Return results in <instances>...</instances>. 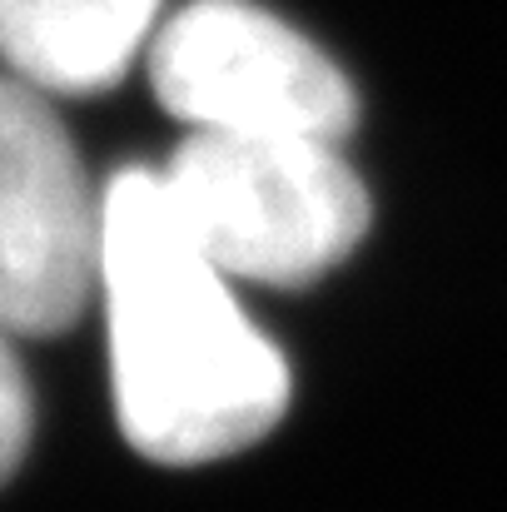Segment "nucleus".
<instances>
[{"label": "nucleus", "instance_id": "nucleus-1", "mask_svg": "<svg viewBox=\"0 0 507 512\" xmlns=\"http://www.w3.org/2000/svg\"><path fill=\"white\" fill-rule=\"evenodd\" d=\"M100 294L115 413L135 453L194 468L259 443L289 408V363L199 254L155 170H120L105 194Z\"/></svg>", "mask_w": 507, "mask_h": 512}, {"label": "nucleus", "instance_id": "nucleus-2", "mask_svg": "<svg viewBox=\"0 0 507 512\" xmlns=\"http://www.w3.org/2000/svg\"><path fill=\"white\" fill-rule=\"evenodd\" d=\"M184 234L224 279L299 289L368 234V189L334 140L194 130L160 170Z\"/></svg>", "mask_w": 507, "mask_h": 512}, {"label": "nucleus", "instance_id": "nucleus-3", "mask_svg": "<svg viewBox=\"0 0 507 512\" xmlns=\"http://www.w3.org/2000/svg\"><path fill=\"white\" fill-rule=\"evenodd\" d=\"M150 85L194 130L343 140L358 95L334 60L254 0H189L150 40Z\"/></svg>", "mask_w": 507, "mask_h": 512}, {"label": "nucleus", "instance_id": "nucleus-4", "mask_svg": "<svg viewBox=\"0 0 507 512\" xmlns=\"http://www.w3.org/2000/svg\"><path fill=\"white\" fill-rule=\"evenodd\" d=\"M105 204L90 189L55 105L0 75V319L50 339L80 324L100 289Z\"/></svg>", "mask_w": 507, "mask_h": 512}, {"label": "nucleus", "instance_id": "nucleus-5", "mask_svg": "<svg viewBox=\"0 0 507 512\" xmlns=\"http://www.w3.org/2000/svg\"><path fill=\"white\" fill-rule=\"evenodd\" d=\"M160 0H0V60L45 95H100L125 80Z\"/></svg>", "mask_w": 507, "mask_h": 512}, {"label": "nucleus", "instance_id": "nucleus-6", "mask_svg": "<svg viewBox=\"0 0 507 512\" xmlns=\"http://www.w3.org/2000/svg\"><path fill=\"white\" fill-rule=\"evenodd\" d=\"M10 334L15 329L0 319V483L20 468L25 443H30V388H25Z\"/></svg>", "mask_w": 507, "mask_h": 512}]
</instances>
